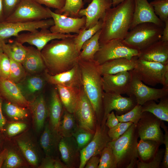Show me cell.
Returning a JSON list of instances; mask_svg holds the SVG:
<instances>
[{"label":"cell","mask_w":168,"mask_h":168,"mask_svg":"<svg viewBox=\"0 0 168 168\" xmlns=\"http://www.w3.org/2000/svg\"><path fill=\"white\" fill-rule=\"evenodd\" d=\"M134 7V0H125L107 10L102 20L100 44L112 39L125 38L132 23Z\"/></svg>","instance_id":"cell-2"},{"label":"cell","mask_w":168,"mask_h":168,"mask_svg":"<svg viewBox=\"0 0 168 168\" xmlns=\"http://www.w3.org/2000/svg\"><path fill=\"white\" fill-rule=\"evenodd\" d=\"M74 37L53 40L41 51L49 74L54 75L65 72L77 63L80 52L76 48Z\"/></svg>","instance_id":"cell-1"},{"label":"cell","mask_w":168,"mask_h":168,"mask_svg":"<svg viewBox=\"0 0 168 168\" xmlns=\"http://www.w3.org/2000/svg\"><path fill=\"white\" fill-rule=\"evenodd\" d=\"M5 19L4 16L2 0H0V23L5 21Z\"/></svg>","instance_id":"cell-59"},{"label":"cell","mask_w":168,"mask_h":168,"mask_svg":"<svg viewBox=\"0 0 168 168\" xmlns=\"http://www.w3.org/2000/svg\"><path fill=\"white\" fill-rule=\"evenodd\" d=\"M131 78L130 71L103 75L102 79L104 91L128 95Z\"/></svg>","instance_id":"cell-19"},{"label":"cell","mask_w":168,"mask_h":168,"mask_svg":"<svg viewBox=\"0 0 168 168\" xmlns=\"http://www.w3.org/2000/svg\"><path fill=\"white\" fill-rule=\"evenodd\" d=\"M44 84V81L41 77L38 76L30 77L25 83V92L28 95H33L41 91Z\"/></svg>","instance_id":"cell-40"},{"label":"cell","mask_w":168,"mask_h":168,"mask_svg":"<svg viewBox=\"0 0 168 168\" xmlns=\"http://www.w3.org/2000/svg\"><path fill=\"white\" fill-rule=\"evenodd\" d=\"M10 60V69L9 79L16 83H19L25 78L26 70L21 63L11 58Z\"/></svg>","instance_id":"cell-41"},{"label":"cell","mask_w":168,"mask_h":168,"mask_svg":"<svg viewBox=\"0 0 168 168\" xmlns=\"http://www.w3.org/2000/svg\"><path fill=\"white\" fill-rule=\"evenodd\" d=\"M94 133L78 127L72 134V136L75 138L80 150L91 142Z\"/></svg>","instance_id":"cell-42"},{"label":"cell","mask_w":168,"mask_h":168,"mask_svg":"<svg viewBox=\"0 0 168 168\" xmlns=\"http://www.w3.org/2000/svg\"><path fill=\"white\" fill-rule=\"evenodd\" d=\"M62 160L67 168H76L79 165L80 150L73 136L62 137L58 145Z\"/></svg>","instance_id":"cell-20"},{"label":"cell","mask_w":168,"mask_h":168,"mask_svg":"<svg viewBox=\"0 0 168 168\" xmlns=\"http://www.w3.org/2000/svg\"><path fill=\"white\" fill-rule=\"evenodd\" d=\"M63 106L57 90L54 89L51 93L48 113L50 124L53 129L57 132L63 112Z\"/></svg>","instance_id":"cell-29"},{"label":"cell","mask_w":168,"mask_h":168,"mask_svg":"<svg viewBox=\"0 0 168 168\" xmlns=\"http://www.w3.org/2000/svg\"><path fill=\"white\" fill-rule=\"evenodd\" d=\"M4 109L7 115L14 119H22L27 116V113L25 109L11 102L6 103Z\"/></svg>","instance_id":"cell-44"},{"label":"cell","mask_w":168,"mask_h":168,"mask_svg":"<svg viewBox=\"0 0 168 168\" xmlns=\"http://www.w3.org/2000/svg\"><path fill=\"white\" fill-rule=\"evenodd\" d=\"M100 33V29L83 43L81 48L82 50L79 54L78 60H94V55L100 47L99 39Z\"/></svg>","instance_id":"cell-32"},{"label":"cell","mask_w":168,"mask_h":168,"mask_svg":"<svg viewBox=\"0 0 168 168\" xmlns=\"http://www.w3.org/2000/svg\"><path fill=\"white\" fill-rule=\"evenodd\" d=\"M125 0H112V7H114Z\"/></svg>","instance_id":"cell-62"},{"label":"cell","mask_w":168,"mask_h":168,"mask_svg":"<svg viewBox=\"0 0 168 168\" xmlns=\"http://www.w3.org/2000/svg\"><path fill=\"white\" fill-rule=\"evenodd\" d=\"M10 69V61L9 58L0 50V77L9 79Z\"/></svg>","instance_id":"cell-48"},{"label":"cell","mask_w":168,"mask_h":168,"mask_svg":"<svg viewBox=\"0 0 168 168\" xmlns=\"http://www.w3.org/2000/svg\"><path fill=\"white\" fill-rule=\"evenodd\" d=\"M130 71L131 78L128 95L133 96L137 104L142 105L150 100L157 101L168 96V89L149 87L142 82L133 70Z\"/></svg>","instance_id":"cell-9"},{"label":"cell","mask_w":168,"mask_h":168,"mask_svg":"<svg viewBox=\"0 0 168 168\" xmlns=\"http://www.w3.org/2000/svg\"><path fill=\"white\" fill-rule=\"evenodd\" d=\"M83 0H66L63 7L61 9L55 10L56 13L73 18L79 17V13L84 7Z\"/></svg>","instance_id":"cell-37"},{"label":"cell","mask_w":168,"mask_h":168,"mask_svg":"<svg viewBox=\"0 0 168 168\" xmlns=\"http://www.w3.org/2000/svg\"><path fill=\"white\" fill-rule=\"evenodd\" d=\"M163 88L168 89V71L165 74Z\"/></svg>","instance_id":"cell-61"},{"label":"cell","mask_w":168,"mask_h":168,"mask_svg":"<svg viewBox=\"0 0 168 168\" xmlns=\"http://www.w3.org/2000/svg\"><path fill=\"white\" fill-rule=\"evenodd\" d=\"M138 137L136 125L133 123L118 138L108 142L107 147L112 149L117 167H134L138 156L137 150Z\"/></svg>","instance_id":"cell-4"},{"label":"cell","mask_w":168,"mask_h":168,"mask_svg":"<svg viewBox=\"0 0 168 168\" xmlns=\"http://www.w3.org/2000/svg\"><path fill=\"white\" fill-rule=\"evenodd\" d=\"M163 28L152 23H141L130 30L124 40L140 51L161 40Z\"/></svg>","instance_id":"cell-5"},{"label":"cell","mask_w":168,"mask_h":168,"mask_svg":"<svg viewBox=\"0 0 168 168\" xmlns=\"http://www.w3.org/2000/svg\"><path fill=\"white\" fill-rule=\"evenodd\" d=\"M102 20H100L93 27L88 29L82 28L78 34L74 37V43L77 51L80 52L83 43L91 37L98 31L101 29Z\"/></svg>","instance_id":"cell-36"},{"label":"cell","mask_w":168,"mask_h":168,"mask_svg":"<svg viewBox=\"0 0 168 168\" xmlns=\"http://www.w3.org/2000/svg\"><path fill=\"white\" fill-rule=\"evenodd\" d=\"M55 159L53 156H46L43 160L39 168H54Z\"/></svg>","instance_id":"cell-54"},{"label":"cell","mask_w":168,"mask_h":168,"mask_svg":"<svg viewBox=\"0 0 168 168\" xmlns=\"http://www.w3.org/2000/svg\"><path fill=\"white\" fill-rule=\"evenodd\" d=\"M62 137L58 132L53 129L49 123L46 124L40 143L46 156H53L58 148Z\"/></svg>","instance_id":"cell-25"},{"label":"cell","mask_w":168,"mask_h":168,"mask_svg":"<svg viewBox=\"0 0 168 168\" xmlns=\"http://www.w3.org/2000/svg\"><path fill=\"white\" fill-rule=\"evenodd\" d=\"M38 3L45 5L47 7L58 10L64 6L66 0H34Z\"/></svg>","instance_id":"cell-51"},{"label":"cell","mask_w":168,"mask_h":168,"mask_svg":"<svg viewBox=\"0 0 168 168\" xmlns=\"http://www.w3.org/2000/svg\"><path fill=\"white\" fill-rule=\"evenodd\" d=\"M0 93L11 102L20 106L29 105L20 87L9 79L0 77Z\"/></svg>","instance_id":"cell-23"},{"label":"cell","mask_w":168,"mask_h":168,"mask_svg":"<svg viewBox=\"0 0 168 168\" xmlns=\"http://www.w3.org/2000/svg\"><path fill=\"white\" fill-rule=\"evenodd\" d=\"M32 115L34 125L37 131L43 128L48 114L45 100L42 95H40L29 105Z\"/></svg>","instance_id":"cell-28"},{"label":"cell","mask_w":168,"mask_h":168,"mask_svg":"<svg viewBox=\"0 0 168 168\" xmlns=\"http://www.w3.org/2000/svg\"><path fill=\"white\" fill-rule=\"evenodd\" d=\"M119 122L114 112L112 111L107 115L105 124L109 129L116 126Z\"/></svg>","instance_id":"cell-53"},{"label":"cell","mask_w":168,"mask_h":168,"mask_svg":"<svg viewBox=\"0 0 168 168\" xmlns=\"http://www.w3.org/2000/svg\"><path fill=\"white\" fill-rule=\"evenodd\" d=\"M160 144L149 139H140L137 145L138 155L143 161L149 160L154 157Z\"/></svg>","instance_id":"cell-35"},{"label":"cell","mask_w":168,"mask_h":168,"mask_svg":"<svg viewBox=\"0 0 168 168\" xmlns=\"http://www.w3.org/2000/svg\"><path fill=\"white\" fill-rule=\"evenodd\" d=\"M112 7V0H92L87 7L82 9L79 13V17H86L84 28H91L102 20L107 10Z\"/></svg>","instance_id":"cell-17"},{"label":"cell","mask_w":168,"mask_h":168,"mask_svg":"<svg viewBox=\"0 0 168 168\" xmlns=\"http://www.w3.org/2000/svg\"><path fill=\"white\" fill-rule=\"evenodd\" d=\"M54 24L52 18L32 21H4L0 23V39L5 40L12 36L16 37L23 31L31 32L38 29H48Z\"/></svg>","instance_id":"cell-12"},{"label":"cell","mask_w":168,"mask_h":168,"mask_svg":"<svg viewBox=\"0 0 168 168\" xmlns=\"http://www.w3.org/2000/svg\"><path fill=\"white\" fill-rule=\"evenodd\" d=\"M17 145L27 161L36 166L39 161L38 153L35 144L28 137H20L16 139Z\"/></svg>","instance_id":"cell-31"},{"label":"cell","mask_w":168,"mask_h":168,"mask_svg":"<svg viewBox=\"0 0 168 168\" xmlns=\"http://www.w3.org/2000/svg\"><path fill=\"white\" fill-rule=\"evenodd\" d=\"M51 18L49 8L45 7L34 0H22L5 21L28 22Z\"/></svg>","instance_id":"cell-7"},{"label":"cell","mask_w":168,"mask_h":168,"mask_svg":"<svg viewBox=\"0 0 168 168\" xmlns=\"http://www.w3.org/2000/svg\"><path fill=\"white\" fill-rule=\"evenodd\" d=\"M24 164L23 161L16 153L12 151H8L3 165L4 168H14L24 166Z\"/></svg>","instance_id":"cell-46"},{"label":"cell","mask_w":168,"mask_h":168,"mask_svg":"<svg viewBox=\"0 0 168 168\" xmlns=\"http://www.w3.org/2000/svg\"><path fill=\"white\" fill-rule=\"evenodd\" d=\"M161 40L165 42H168V21L165 23Z\"/></svg>","instance_id":"cell-56"},{"label":"cell","mask_w":168,"mask_h":168,"mask_svg":"<svg viewBox=\"0 0 168 168\" xmlns=\"http://www.w3.org/2000/svg\"><path fill=\"white\" fill-rule=\"evenodd\" d=\"M161 127L162 128L165 132L164 135L163 143L165 145V148L163 159L162 164L164 168L168 167V130L167 127L166 126L164 122L161 121Z\"/></svg>","instance_id":"cell-52"},{"label":"cell","mask_w":168,"mask_h":168,"mask_svg":"<svg viewBox=\"0 0 168 168\" xmlns=\"http://www.w3.org/2000/svg\"><path fill=\"white\" fill-rule=\"evenodd\" d=\"M54 168H67V167L59 159H55Z\"/></svg>","instance_id":"cell-60"},{"label":"cell","mask_w":168,"mask_h":168,"mask_svg":"<svg viewBox=\"0 0 168 168\" xmlns=\"http://www.w3.org/2000/svg\"><path fill=\"white\" fill-rule=\"evenodd\" d=\"M74 114L79 127L95 133L97 124L95 113L82 87Z\"/></svg>","instance_id":"cell-13"},{"label":"cell","mask_w":168,"mask_h":168,"mask_svg":"<svg viewBox=\"0 0 168 168\" xmlns=\"http://www.w3.org/2000/svg\"><path fill=\"white\" fill-rule=\"evenodd\" d=\"M8 150L7 149H4L0 153V168H1L6 159Z\"/></svg>","instance_id":"cell-58"},{"label":"cell","mask_w":168,"mask_h":168,"mask_svg":"<svg viewBox=\"0 0 168 168\" xmlns=\"http://www.w3.org/2000/svg\"><path fill=\"white\" fill-rule=\"evenodd\" d=\"M133 71L145 84L152 86L158 84L163 85L165 74L168 71V64L148 61L138 58Z\"/></svg>","instance_id":"cell-8"},{"label":"cell","mask_w":168,"mask_h":168,"mask_svg":"<svg viewBox=\"0 0 168 168\" xmlns=\"http://www.w3.org/2000/svg\"><path fill=\"white\" fill-rule=\"evenodd\" d=\"M109 128L105 125L97 123L94 136L91 142L80 150L79 168H83L89 159L92 156L100 155L103 150L111 141L109 136Z\"/></svg>","instance_id":"cell-10"},{"label":"cell","mask_w":168,"mask_h":168,"mask_svg":"<svg viewBox=\"0 0 168 168\" xmlns=\"http://www.w3.org/2000/svg\"><path fill=\"white\" fill-rule=\"evenodd\" d=\"M100 161V158L98 155L92 156L87 161L84 168H98Z\"/></svg>","instance_id":"cell-55"},{"label":"cell","mask_w":168,"mask_h":168,"mask_svg":"<svg viewBox=\"0 0 168 168\" xmlns=\"http://www.w3.org/2000/svg\"><path fill=\"white\" fill-rule=\"evenodd\" d=\"M98 168H116L117 165L112 149L106 147L102 151Z\"/></svg>","instance_id":"cell-39"},{"label":"cell","mask_w":168,"mask_h":168,"mask_svg":"<svg viewBox=\"0 0 168 168\" xmlns=\"http://www.w3.org/2000/svg\"><path fill=\"white\" fill-rule=\"evenodd\" d=\"M26 127V124L24 123H12L8 125L7 128V133L9 136H13L24 130Z\"/></svg>","instance_id":"cell-50"},{"label":"cell","mask_w":168,"mask_h":168,"mask_svg":"<svg viewBox=\"0 0 168 168\" xmlns=\"http://www.w3.org/2000/svg\"><path fill=\"white\" fill-rule=\"evenodd\" d=\"M91 1L92 0H83V1L84 3L85 4L86 3H90Z\"/></svg>","instance_id":"cell-64"},{"label":"cell","mask_w":168,"mask_h":168,"mask_svg":"<svg viewBox=\"0 0 168 168\" xmlns=\"http://www.w3.org/2000/svg\"><path fill=\"white\" fill-rule=\"evenodd\" d=\"M78 127L74 113H70L64 109L59 127V134L62 137L72 136Z\"/></svg>","instance_id":"cell-33"},{"label":"cell","mask_w":168,"mask_h":168,"mask_svg":"<svg viewBox=\"0 0 168 168\" xmlns=\"http://www.w3.org/2000/svg\"><path fill=\"white\" fill-rule=\"evenodd\" d=\"M133 124L131 122H119L116 126L109 129L108 134L111 141L117 139L123 135Z\"/></svg>","instance_id":"cell-47"},{"label":"cell","mask_w":168,"mask_h":168,"mask_svg":"<svg viewBox=\"0 0 168 168\" xmlns=\"http://www.w3.org/2000/svg\"><path fill=\"white\" fill-rule=\"evenodd\" d=\"M51 18L54 21V25L50 27L53 33L63 34H78L84 27L86 23V17L73 18L67 16L55 13L49 8Z\"/></svg>","instance_id":"cell-16"},{"label":"cell","mask_w":168,"mask_h":168,"mask_svg":"<svg viewBox=\"0 0 168 168\" xmlns=\"http://www.w3.org/2000/svg\"><path fill=\"white\" fill-rule=\"evenodd\" d=\"M82 86L95 111L98 123L103 116V97L104 92L102 76L95 61L78 60Z\"/></svg>","instance_id":"cell-3"},{"label":"cell","mask_w":168,"mask_h":168,"mask_svg":"<svg viewBox=\"0 0 168 168\" xmlns=\"http://www.w3.org/2000/svg\"><path fill=\"white\" fill-rule=\"evenodd\" d=\"M150 3L162 21L165 23L168 21V0H154Z\"/></svg>","instance_id":"cell-43"},{"label":"cell","mask_w":168,"mask_h":168,"mask_svg":"<svg viewBox=\"0 0 168 168\" xmlns=\"http://www.w3.org/2000/svg\"><path fill=\"white\" fill-rule=\"evenodd\" d=\"M163 149H160L156 152L153 159L150 162L146 163L139 160L137 161L136 164L138 168H158L163 160L164 153Z\"/></svg>","instance_id":"cell-45"},{"label":"cell","mask_w":168,"mask_h":168,"mask_svg":"<svg viewBox=\"0 0 168 168\" xmlns=\"http://www.w3.org/2000/svg\"><path fill=\"white\" fill-rule=\"evenodd\" d=\"M77 34H63L53 33L48 29H41L33 32L19 34L15 37V40L23 44L27 43L34 45L41 51L48 43L55 39H62L75 37Z\"/></svg>","instance_id":"cell-15"},{"label":"cell","mask_w":168,"mask_h":168,"mask_svg":"<svg viewBox=\"0 0 168 168\" xmlns=\"http://www.w3.org/2000/svg\"><path fill=\"white\" fill-rule=\"evenodd\" d=\"M100 45L94 60L99 65L110 60L120 58L130 59L138 56L140 50L128 44L124 40L114 39Z\"/></svg>","instance_id":"cell-6"},{"label":"cell","mask_w":168,"mask_h":168,"mask_svg":"<svg viewBox=\"0 0 168 168\" xmlns=\"http://www.w3.org/2000/svg\"><path fill=\"white\" fill-rule=\"evenodd\" d=\"M142 105L137 104L128 112L116 116L119 122H131L136 124L141 119L142 114Z\"/></svg>","instance_id":"cell-38"},{"label":"cell","mask_w":168,"mask_h":168,"mask_svg":"<svg viewBox=\"0 0 168 168\" xmlns=\"http://www.w3.org/2000/svg\"><path fill=\"white\" fill-rule=\"evenodd\" d=\"M133 18L129 30L139 24L153 23L164 27L165 24L155 14L153 7L147 0H134Z\"/></svg>","instance_id":"cell-18"},{"label":"cell","mask_w":168,"mask_h":168,"mask_svg":"<svg viewBox=\"0 0 168 168\" xmlns=\"http://www.w3.org/2000/svg\"><path fill=\"white\" fill-rule=\"evenodd\" d=\"M138 58V56H135L130 59L120 58L110 60L99 65V70L102 76L130 71L134 69Z\"/></svg>","instance_id":"cell-24"},{"label":"cell","mask_w":168,"mask_h":168,"mask_svg":"<svg viewBox=\"0 0 168 168\" xmlns=\"http://www.w3.org/2000/svg\"><path fill=\"white\" fill-rule=\"evenodd\" d=\"M2 100L0 97V131L3 130V127L6 122L5 119L3 116L2 109Z\"/></svg>","instance_id":"cell-57"},{"label":"cell","mask_w":168,"mask_h":168,"mask_svg":"<svg viewBox=\"0 0 168 168\" xmlns=\"http://www.w3.org/2000/svg\"><path fill=\"white\" fill-rule=\"evenodd\" d=\"M161 121L149 112H143L136 124L140 139L151 140L160 144L163 143L164 134L161 129Z\"/></svg>","instance_id":"cell-14"},{"label":"cell","mask_w":168,"mask_h":168,"mask_svg":"<svg viewBox=\"0 0 168 168\" xmlns=\"http://www.w3.org/2000/svg\"><path fill=\"white\" fill-rule=\"evenodd\" d=\"M2 50L10 58L21 64L27 53L26 46L15 40L11 43L6 44L5 43Z\"/></svg>","instance_id":"cell-34"},{"label":"cell","mask_w":168,"mask_h":168,"mask_svg":"<svg viewBox=\"0 0 168 168\" xmlns=\"http://www.w3.org/2000/svg\"><path fill=\"white\" fill-rule=\"evenodd\" d=\"M26 54L22 63L25 70L30 73H35L46 69L40 51L32 46L26 47Z\"/></svg>","instance_id":"cell-27"},{"label":"cell","mask_w":168,"mask_h":168,"mask_svg":"<svg viewBox=\"0 0 168 168\" xmlns=\"http://www.w3.org/2000/svg\"><path fill=\"white\" fill-rule=\"evenodd\" d=\"M139 59L147 61L168 64V42L161 40L140 50Z\"/></svg>","instance_id":"cell-22"},{"label":"cell","mask_w":168,"mask_h":168,"mask_svg":"<svg viewBox=\"0 0 168 168\" xmlns=\"http://www.w3.org/2000/svg\"><path fill=\"white\" fill-rule=\"evenodd\" d=\"M57 89L64 109L71 113L75 111L78 100L80 88L57 85Z\"/></svg>","instance_id":"cell-26"},{"label":"cell","mask_w":168,"mask_h":168,"mask_svg":"<svg viewBox=\"0 0 168 168\" xmlns=\"http://www.w3.org/2000/svg\"><path fill=\"white\" fill-rule=\"evenodd\" d=\"M45 72V79L51 84L78 88L82 87L78 62L70 70L55 75H52L46 71Z\"/></svg>","instance_id":"cell-21"},{"label":"cell","mask_w":168,"mask_h":168,"mask_svg":"<svg viewBox=\"0 0 168 168\" xmlns=\"http://www.w3.org/2000/svg\"><path fill=\"white\" fill-rule=\"evenodd\" d=\"M22 0H2L3 12L6 19L14 11Z\"/></svg>","instance_id":"cell-49"},{"label":"cell","mask_w":168,"mask_h":168,"mask_svg":"<svg viewBox=\"0 0 168 168\" xmlns=\"http://www.w3.org/2000/svg\"><path fill=\"white\" fill-rule=\"evenodd\" d=\"M137 104L133 96L123 97L114 92H104L103 97V116L101 124L105 125L107 115L113 110L118 115L124 114L132 109Z\"/></svg>","instance_id":"cell-11"},{"label":"cell","mask_w":168,"mask_h":168,"mask_svg":"<svg viewBox=\"0 0 168 168\" xmlns=\"http://www.w3.org/2000/svg\"><path fill=\"white\" fill-rule=\"evenodd\" d=\"M142 112H149L162 121L168 122V96L160 99L156 104L155 101H148L142 105Z\"/></svg>","instance_id":"cell-30"},{"label":"cell","mask_w":168,"mask_h":168,"mask_svg":"<svg viewBox=\"0 0 168 168\" xmlns=\"http://www.w3.org/2000/svg\"><path fill=\"white\" fill-rule=\"evenodd\" d=\"M5 43L4 40L0 39V50H2L3 45Z\"/></svg>","instance_id":"cell-63"}]
</instances>
